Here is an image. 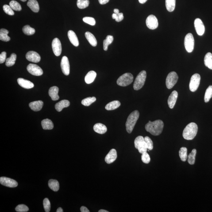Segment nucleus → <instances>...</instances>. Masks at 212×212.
Wrapping results in <instances>:
<instances>
[{
  "label": "nucleus",
  "mask_w": 212,
  "mask_h": 212,
  "mask_svg": "<svg viewBox=\"0 0 212 212\" xmlns=\"http://www.w3.org/2000/svg\"><path fill=\"white\" fill-rule=\"evenodd\" d=\"M164 123L161 120H157L152 122L148 121L145 125V128L147 131L149 132L154 136H158L162 132Z\"/></svg>",
  "instance_id": "obj_1"
},
{
  "label": "nucleus",
  "mask_w": 212,
  "mask_h": 212,
  "mask_svg": "<svg viewBox=\"0 0 212 212\" xmlns=\"http://www.w3.org/2000/svg\"><path fill=\"white\" fill-rule=\"evenodd\" d=\"M198 130V127L196 123L193 122L188 124L183 132V136L185 140H192L196 136Z\"/></svg>",
  "instance_id": "obj_2"
},
{
  "label": "nucleus",
  "mask_w": 212,
  "mask_h": 212,
  "mask_svg": "<svg viewBox=\"0 0 212 212\" xmlns=\"http://www.w3.org/2000/svg\"><path fill=\"white\" fill-rule=\"evenodd\" d=\"M140 113L138 110H136L132 112L128 116L126 124L127 131L130 134L133 130L136 122L138 120Z\"/></svg>",
  "instance_id": "obj_3"
},
{
  "label": "nucleus",
  "mask_w": 212,
  "mask_h": 212,
  "mask_svg": "<svg viewBox=\"0 0 212 212\" xmlns=\"http://www.w3.org/2000/svg\"><path fill=\"white\" fill-rule=\"evenodd\" d=\"M147 77L146 71H141L136 77L134 83L133 88L134 90H140L144 86Z\"/></svg>",
  "instance_id": "obj_4"
},
{
  "label": "nucleus",
  "mask_w": 212,
  "mask_h": 212,
  "mask_svg": "<svg viewBox=\"0 0 212 212\" xmlns=\"http://www.w3.org/2000/svg\"><path fill=\"white\" fill-rule=\"evenodd\" d=\"M133 79V75L130 73H127L121 75L117 79V83L120 86H126L131 84Z\"/></svg>",
  "instance_id": "obj_5"
},
{
  "label": "nucleus",
  "mask_w": 212,
  "mask_h": 212,
  "mask_svg": "<svg viewBox=\"0 0 212 212\" xmlns=\"http://www.w3.org/2000/svg\"><path fill=\"white\" fill-rule=\"evenodd\" d=\"M135 148L138 150L140 154L147 152L148 146L146 143L144 141V138L142 136H138L136 137L134 140Z\"/></svg>",
  "instance_id": "obj_6"
},
{
  "label": "nucleus",
  "mask_w": 212,
  "mask_h": 212,
  "mask_svg": "<svg viewBox=\"0 0 212 212\" xmlns=\"http://www.w3.org/2000/svg\"><path fill=\"white\" fill-rule=\"evenodd\" d=\"M178 76L175 71H171L168 74L166 78V85L168 89L172 88L177 82Z\"/></svg>",
  "instance_id": "obj_7"
},
{
  "label": "nucleus",
  "mask_w": 212,
  "mask_h": 212,
  "mask_svg": "<svg viewBox=\"0 0 212 212\" xmlns=\"http://www.w3.org/2000/svg\"><path fill=\"white\" fill-rule=\"evenodd\" d=\"M184 45L186 51L191 53L193 50L194 46V40L192 33H188L185 38Z\"/></svg>",
  "instance_id": "obj_8"
},
{
  "label": "nucleus",
  "mask_w": 212,
  "mask_h": 212,
  "mask_svg": "<svg viewBox=\"0 0 212 212\" xmlns=\"http://www.w3.org/2000/svg\"><path fill=\"white\" fill-rule=\"evenodd\" d=\"M201 77L199 74H194L192 76L189 83V89L192 92L196 91L199 87Z\"/></svg>",
  "instance_id": "obj_9"
},
{
  "label": "nucleus",
  "mask_w": 212,
  "mask_h": 212,
  "mask_svg": "<svg viewBox=\"0 0 212 212\" xmlns=\"http://www.w3.org/2000/svg\"><path fill=\"white\" fill-rule=\"evenodd\" d=\"M146 23L147 27L151 30L156 29L158 26L157 19L153 15L148 16L146 21Z\"/></svg>",
  "instance_id": "obj_10"
},
{
  "label": "nucleus",
  "mask_w": 212,
  "mask_h": 212,
  "mask_svg": "<svg viewBox=\"0 0 212 212\" xmlns=\"http://www.w3.org/2000/svg\"><path fill=\"white\" fill-rule=\"evenodd\" d=\"M27 70L30 73L36 76H40L43 73L42 69L37 65L30 64L27 67Z\"/></svg>",
  "instance_id": "obj_11"
},
{
  "label": "nucleus",
  "mask_w": 212,
  "mask_h": 212,
  "mask_svg": "<svg viewBox=\"0 0 212 212\" xmlns=\"http://www.w3.org/2000/svg\"><path fill=\"white\" fill-rule=\"evenodd\" d=\"M0 183L4 186L10 188L16 187L18 186V183L16 180L5 177H1Z\"/></svg>",
  "instance_id": "obj_12"
},
{
  "label": "nucleus",
  "mask_w": 212,
  "mask_h": 212,
  "mask_svg": "<svg viewBox=\"0 0 212 212\" xmlns=\"http://www.w3.org/2000/svg\"><path fill=\"white\" fill-rule=\"evenodd\" d=\"M52 45L53 51L56 56H59L61 54V44L59 39L57 38L54 39L52 41Z\"/></svg>",
  "instance_id": "obj_13"
},
{
  "label": "nucleus",
  "mask_w": 212,
  "mask_h": 212,
  "mask_svg": "<svg viewBox=\"0 0 212 212\" xmlns=\"http://www.w3.org/2000/svg\"><path fill=\"white\" fill-rule=\"evenodd\" d=\"M61 67L63 73L66 75H69L70 74V67L69 62L67 57L64 56L62 57L61 63Z\"/></svg>",
  "instance_id": "obj_14"
},
{
  "label": "nucleus",
  "mask_w": 212,
  "mask_h": 212,
  "mask_svg": "<svg viewBox=\"0 0 212 212\" xmlns=\"http://www.w3.org/2000/svg\"><path fill=\"white\" fill-rule=\"evenodd\" d=\"M194 25L197 34L200 36L203 35L205 32V28L202 20L199 18L196 19L194 22Z\"/></svg>",
  "instance_id": "obj_15"
},
{
  "label": "nucleus",
  "mask_w": 212,
  "mask_h": 212,
  "mask_svg": "<svg viewBox=\"0 0 212 212\" xmlns=\"http://www.w3.org/2000/svg\"><path fill=\"white\" fill-rule=\"evenodd\" d=\"M26 57L28 61L33 63H38L40 60V55L34 51H31L28 52L26 54Z\"/></svg>",
  "instance_id": "obj_16"
},
{
  "label": "nucleus",
  "mask_w": 212,
  "mask_h": 212,
  "mask_svg": "<svg viewBox=\"0 0 212 212\" xmlns=\"http://www.w3.org/2000/svg\"><path fill=\"white\" fill-rule=\"evenodd\" d=\"M117 158V151L115 149L111 150L105 158V161L108 164L113 163Z\"/></svg>",
  "instance_id": "obj_17"
},
{
  "label": "nucleus",
  "mask_w": 212,
  "mask_h": 212,
  "mask_svg": "<svg viewBox=\"0 0 212 212\" xmlns=\"http://www.w3.org/2000/svg\"><path fill=\"white\" fill-rule=\"evenodd\" d=\"M178 96L177 92L174 90L169 97L168 99V104L170 109H172L176 102Z\"/></svg>",
  "instance_id": "obj_18"
},
{
  "label": "nucleus",
  "mask_w": 212,
  "mask_h": 212,
  "mask_svg": "<svg viewBox=\"0 0 212 212\" xmlns=\"http://www.w3.org/2000/svg\"><path fill=\"white\" fill-rule=\"evenodd\" d=\"M17 82L19 85L23 88L30 89L34 87V84L32 82L23 78H19L17 79Z\"/></svg>",
  "instance_id": "obj_19"
},
{
  "label": "nucleus",
  "mask_w": 212,
  "mask_h": 212,
  "mask_svg": "<svg viewBox=\"0 0 212 212\" xmlns=\"http://www.w3.org/2000/svg\"><path fill=\"white\" fill-rule=\"evenodd\" d=\"M59 88L57 86H54L50 89L48 93L50 96L52 100L56 101L58 100L59 97L58 95Z\"/></svg>",
  "instance_id": "obj_20"
},
{
  "label": "nucleus",
  "mask_w": 212,
  "mask_h": 212,
  "mask_svg": "<svg viewBox=\"0 0 212 212\" xmlns=\"http://www.w3.org/2000/svg\"><path fill=\"white\" fill-rule=\"evenodd\" d=\"M68 36L70 41L74 46L78 47L79 45V42L78 37L75 32L72 30H69L68 32Z\"/></svg>",
  "instance_id": "obj_21"
},
{
  "label": "nucleus",
  "mask_w": 212,
  "mask_h": 212,
  "mask_svg": "<svg viewBox=\"0 0 212 212\" xmlns=\"http://www.w3.org/2000/svg\"><path fill=\"white\" fill-rule=\"evenodd\" d=\"M43 106V102L42 101H35L29 104L30 107L34 111H39L41 110Z\"/></svg>",
  "instance_id": "obj_22"
},
{
  "label": "nucleus",
  "mask_w": 212,
  "mask_h": 212,
  "mask_svg": "<svg viewBox=\"0 0 212 212\" xmlns=\"http://www.w3.org/2000/svg\"><path fill=\"white\" fill-rule=\"evenodd\" d=\"M70 105L69 101L67 100H63L55 105V108L58 112L61 111L64 108L68 107Z\"/></svg>",
  "instance_id": "obj_23"
},
{
  "label": "nucleus",
  "mask_w": 212,
  "mask_h": 212,
  "mask_svg": "<svg viewBox=\"0 0 212 212\" xmlns=\"http://www.w3.org/2000/svg\"><path fill=\"white\" fill-rule=\"evenodd\" d=\"M94 131L99 134H104L107 131V128L105 125L102 123H98L94 125Z\"/></svg>",
  "instance_id": "obj_24"
},
{
  "label": "nucleus",
  "mask_w": 212,
  "mask_h": 212,
  "mask_svg": "<svg viewBox=\"0 0 212 212\" xmlns=\"http://www.w3.org/2000/svg\"><path fill=\"white\" fill-rule=\"evenodd\" d=\"M27 5L32 11L37 13L40 10V6L36 0H29Z\"/></svg>",
  "instance_id": "obj_25"
},
{
  "label": "nucleus",
  "mask_w": 212,
  "mask_h": 212,
  "mask_svg": "<svg viewBox=\"0 0 212 212\" xmlns=\"http://www.w3.org/2000/svg\"><path fill=\"white\" fill-rule=\"evenodd\" d=\"M97 76L96 73L94 71H89L85 77V80L86 83L89 84L92 83L95 80L96 77Z\"/></svg>",
  "instance_id": "obj_26"
},
{
  "label": "nucleus",
  "mask_w": 212,
  "mask_h": 212,
  "mask_svg": "<svg viewBox=\"0 0 212 212\" xmlns=\"http://www.w3.org/2000/svg\"><path fill=\"white\" fill-rule=\"evenodd\" d=\"M85 36L88 41L92 46L96 47L97 45V41L95 36L90 32H86L85 33Z\"/></svg>",
  "instance_id": "obj_27"
},
{
  "label": "nucleus",
  "mask_w": 212,
  "mask_h": 212,
  "mask_svg": "<svg viewBox=\"0 0 212 212\" xmlns=\"http://www.w3.org/2000/svg\"><path fill=\"white\" fill-rule=\"evenodd\" d=\"M121 103L119 101L115 100L109 103L106 105L105 108L107 110H114L119 107Z\"/></svg>",
  "instance_id": "obj_28"
},
{
  "label": "nucleus",
  "mask_w": 212,
  "mask_h": 212,
  "mask_svg": "<svg viewBox=\"0 0 212 212\" xmlns=\"http://www.w3.org/2000/svg\"><path fill=\"white\" fill-rule=\"evenodd\" d=\"M204 62L205 66L210 70H212V54L208 52L205 55Z\"/></svg>",
  "instance_id": "obj_29"
},
{
  "label": "nucleus",
  "mask_w": 212,
  "mask_h": 212,
  "mask_svg": "<svg viewBox=\"0 0 212 212\" xmlns=\"http://www.w3.org/2000/svg\"><path fill=\"white\" fill-rule=\"evenodd\" d=\"M42 126L44 130H52L54 128V124L51 120L46 119L41 122Z\"/></svg>",
  "instance_id": "obj_30"
},
{
  "label": "nucleus",
  "mask_w": 212,
  "mask_h": 212,
  "mask_svg": "<svg viewBox=\"0 0 212 212\" xmlns=\"http://www.w3.org/2000/svg\"><path fill=\"white\" fill-rule=\"evenodd\" d=\"M9 31L4 28L0 30V40L2 41L8 42L10 40V38L8 36Z\"/></svg>",
  "instance_id": "obj_31"
},
{
  "label": "nucleus",
  "mask_w": 212,
  "mask_h": 212,
  "mask_svg": "<svg viewBox=\"0 0 212 212\" xmlns=\"http://www.w3.org/2000/svg\"><path fill=\"white\" fill-rule=\"evenodd\" d=\"M48 186L53 191L57 192L58 191L59 189V182L55 179H50L48 182Z\"/></svg>",
  "instance_id": "obj_32"
},
{
  "label": "nucleus",
  "mask_w": 212,
  "mask_h": 212,
  "mask_svg": "<svg viewBox=\"0 0 212 212\" xmlns=\"http://www.w3.org/2000/svg\"><path fill=\"white\" fill-rule=\"evenodd\" d=\"M165 6L169 12L173 11L175 8L176 0H165Z\"/></svg>",
  "instance_id": "obj_33"
},
{
  "label": "nucleus",
  "mask_w": 212,
  "mask_h": 212,
  "mask_svg": "<svg viewBox=\"0 0 212 212\" xmlns=\"http://www.w3.org/2000/svg\"><path fill=\"white\" fill-rule=\"evenodd\" d=\"M17 58V55L15 54H12L10 57L6 59V65L7 67H12L15 64V62Z\"/></svg>",
  "instance_id": "obj_34"
},
{
  "label": "nucleus",
  "mask_w": 212,
  "mask_h": 212,
  "mask_svg": "<svg viewBox=\"0 0 212 212\" xmlns=\"http://www.w3.org/2000/svg\"><path fill=\"white\" fill-rule=\"evenodd\" d=\"M187 148L185 147L181 148L179 151V156L183 162H186L187 158Z\"/></svg>",
  "instance_id": "obj_35"
},
{
  "label": "nucleus",
  "mask_w": 212,
  "mask_h": 212,
  "mask_svg": "<svg viewBox=\"0 0 212 212\" xmlns=\"http://www.w3.org/2000/svg\"><path fill=\"white\" fill-rule=\"evenodd\" d=\"M114 40V37L112 36H108L106 39L103 40V49L107 51L108 46L111 44Z\"/></svg>",
  "instance_id": "obj_36"
},
{
  "label": "nucleus",
  "mask_w": 212,
  "mask_h": 212,
  "mask_svg": "<svg viewBox=\"0 0 212 212\" xmlns=\"http://www.w3.org/2000/svg\"><path fill=\"white\" fill-rule=\"evenodd\" d=\"M90 3L89 0H78L77 5L79 9H85L88 7Z\"/></svg>",
  "instance_id": "obj_37"
},
{
  "label": "nucleus",
  "mask_w": 212,
  "mask_h": 212,
  "mask_svg": "<svg viewBox=\"0 0 212 212\" xmlns=\"http://www.w3.org/2000/svg\"><path fill=\"white\" fill-rule=\"evenodd\" d=\"M23 31L25 34L28 36L34 34L36 32L34 28L31 27L29 25H26L24 26L23 28Z\"/></svg>",
  "instance_id": "obj_38"
},
{
  "label": "nucleus",
  "mask_w": 212,
  "mask_h": 212,
  "mask_svg": "<svg viewBox=\"0 0 212 212\" xmlns=\"http://www.w3.org/2000/svg\"><path fill=\"white\" fill-rule=\"evenodd\" d=\"M96 100L95 97H88L84 99L82 101V104L85 106H89Z\"/></svg>",
  "instance_id": "obj_39"
},
{
  "label": "nucleus",
  "mask_w": 212,
  "mask_h": 212,
  "mask_svg": "<svg viewBox=\"0 0 212 212\" xmlns=\"http://www.w3.org/2000/svg\"><path fill=\"white\" fill-rule=\"evenodd\" d=\"M196 154V149H193L191 153L189 154L188 158V162L190 165H194L195 162V157Z\"/></svg>",
  "instance_id": "obj_40"
},
{
  "label": "nucleus",
  "mask_w": 212,
  "mask_h": 212,
  "mask_svg": "<svg viewBox=\"0 0 212 212\" xmlns=\"http://www.w3.org/2000/svg\"><path fill=\"white\" fill-rule=\"evenodd\" d=\"M212 97V85H210L207 89L204 96V101L208 102Z\"/></svg>",
  "instance_id": "obj_41"
},
{
  "label": "nucleus",
  "mask_w": 212,
  "mask_h": 212,
  "mask_svg": "<svg viewBox=\"0 0 212 212\" xmlns=\"http://www.w3.org/2000/svg\"><path fill=\"white\" fill-rule=\"evenodd\" d=\"M9 6L13 10L16 11H20L21 10L22 8L21 5L19 2L15 1H12L9 2Z\"/></svg>",
  "instance_id": "obj_42"
},
{
  "label": "nucleus",
  "mask_w": 212,
  "mask_h": 212,
  "mask_svg": "<svg viewBox=\"0 0 212 212\" xmlns=\"http://www.w3.org/2000/svg\"><path fill=\"white\" fill-rule=\"evenodd\" d=\"M43 206L46 212H49L50 210L51 205L49 200L45 198L43 200Z\"/></svg>",
  "instance_id": "obj_43"
},
{
  "label": "nucleus",
  "mask_w": 212,
  "mask_h": 212,
  "mask_svg": "<svg viewBox=\"0 0 212 212\" xmlns=\"http://www.w3.org/2000/svg\"><path fill=\"white\" fill-rule=\"evenodd\" d=\"M3 9L4 12L9 15L13 16L14 15V12L13 9L9 5H4L3 6Z\"/></svg>",
  "instance_id": "obj_44"
},
{
  "label": "nucleus",
  "mask_w": 212,
  "mask_h": 212,
  "mask_svg": "<svg viewBox=\"0 0 212 212\" xmlns=\"http://www.w3.org/2000/svg\"><path fill=\"white\" fill-rule=\"evenodd\" d=\"M144 141L146 143L148 149L150 151L152 150L153 148V143L151 139L148 136L144 137Z\"/></svg>",
  "instance_id": "obj_45"
},
{
  "label": "nucleus",
  "mask_w": 212,
  "mask_h": 212,
  "mask_svg": "<svg viewBox=\"0 0 212 212\" xmlns=\"http://www.w3.org/2000/svg\"><path fill=\"white\" fill-rule=\"evenodd\" d=\"M113 19L116 20V21L117 22L122 21L124 19L123 13H113L112 15Z\"/></svg>",
  "instance_id": "obj_46"
},
{
  "label": "nucleus",
  "mask_w": 212,
  "mask_h": 212,
  "mask_svg": "<svg viewBox=\"0 0 212 212\" xmlns=\"http://www.w3.org/2000/svg\"><path fill=\"white\" fill-rule=\"evenodd\" d=\"M16 210L18 212H26L29 210V208L27 206L24 204L18 205L16 208Z\"/></svg>",
  "instance_id": "obj_47"
},
{
  "label": "nucleus",
  "mask_w": 212,
  "mask_h": 212,
  "mask_svg": "<svg viewBox=\"0 0 212 212\" xmlns=\"http://www.w3.org/2000/svg\"><path fill=\"white\" fill-rule=\"evenodd\" d=\"M83 21L85 23L89 24L91 26H94L96 25V21L95 19L92 17H85L83 19Z\"/></svg>",
  "instance_id": "obj_48"
},
{
  "label": "nucleus",
  "mask_w": 212,
  "mask_h": 212,
  "mask_svg": "<svg viewBox=\"0 0 212 212\" xmlns=\"http://www.w3.org/2000/svg\"><path fill=\"white\" fill-rule=\"evenodd\" d=\"M142 161L146 164H148L151 161V158L148 154L147 152L142 154Z\"/></svg>",
  "instance_id": "obj_49"
},
{
  "label": "nucleus",
  "mask_w": 212,
  "mask_h": 212,
  "mask_svg": "<svg viewBox=\"0 0 212 212\" xmlns=\"http://www.w3.org/2000/svg\"><path fill=\"white\" fill-rule=\"evenodd\" d=\"M6 58V53L3 52L0 55V63L2 64L5 62Z\"/></svg>",
  "instance_id": "obj_50"
},
{
  "label": "nucleus",
  "mask_w": 212,
  "mask_h": 212,
  "mask_svg": "<svg viewBox=\"0 0 212 212\" xmlns=\"http://www.w3.org/2000/svg\"><path fill=\"white\" fill-rule=\"evenodd\" d=\"M80 210L82 212H90L89 209H88L87 208H86V207H85V206H82V207H81Z\"/></svg>",
  "instance_id": "obj_51"
},
{
  "label": "nucleus",
  "mask_w": 212,
  "mask_h": 212,
  "mask_svg": "<svg viewBox=\"0 0 212 212\" xmlns=\"http://www.w3.org/2000/svg\"><path fill=\"white\" fill-rule=\"evenodd\" d=\"M98 1L99 2L101 5H103L107 3L110 0H98Z\"/></svg>",
  "instance_id": "obj_52"
},
{
  "label": "nucleus",
  "mask_w": 212,
  "mask_h": 212,
  "mask_svg": "<svg viewBox=\"0 0 212 212\" xmlns=\"http://www.w3.org/2000/svg\"><path fill=\"white\" fill-rule=\"evenodd\" d=\"M139 2L141 4H144L147 2L148 0H138Z\"/></svg>",
  "instance_id": "obj_53"
},
{
  "label": "nucleus",
  "mask_w": 212,
  "mask_h": 212,
  "mask_svg": "<svg viewBox=\"0 0 212 212\" xmlns=\"http://www.w3.org/2000/svg\"><path fill=\"white\" fill-rule=\"evenodd\" d=\"M57 212H63V209H62V208L59 207L58 208L57 210L56 211Z\"/></svg>",
  "instance_id": "obj_54"
},
{
  "label": "nucleus",
  "mask_w": 212,
  "mask_h": 212,
  "mask_svg": "<svg viewBox=\"0 0 212 212\" xmlns=\"http://www.w3.org/2000/svg\"><path fill=\"white\" fill-rule=\"evenodd\" d=\"M114 13H120L119 10L117 9H114Z\"/></svg>",
  "instance_id": "obj_55"
},
{
  "label": "nucleus",
  "mask_w": 212,
  "mask_h": 212,
  "mask_svg": "<svg viewBox=\"0 0 212 212\" xmlns=\"http://www.w3.org/2000/svg\"><path fill=\"white\" fill-rule=\"evenodd\" d=\"M99 212H109L107 210H104V209H101L98 211Z\"/></svg>",
  "instance_id": "obj_56"
},
{
  "label": "nucleus",
  "mask_w": 212,
  "mask_h": 212,
  "mask_svg": "<svg viewBox=\"0 0 212 212\" xmlns=\"http://www.w3.org/2000/svg\"><path fill=\"white\" fill-rule=\"evenodd\" d=\"M21 1H23V2H25L27 0H21Z\"/></svg>",
  "instance_id": "obj_57"
}]
</instances>
